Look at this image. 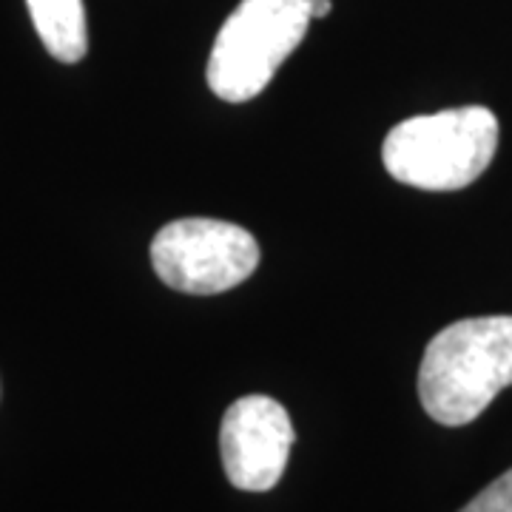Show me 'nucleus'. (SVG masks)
Listing matches in <instances>:
<instances>
[{"label":"nucleus","mask_w":512,"mask_h":512,"mask_svg":"<svg viewBox=\"0 0 512 512\" xmlns=\"http://www.w3.org/2000/svg\"><path fill=\"white\" fill-rule=\"evenodd\" d=\"M512 384V316L461 319L433 336L419 367V399L444 427L476 421Z\"/></svg>","instance_id":"nucleus-1"},{"label":"nucleus","mask_w":512,"mask_h":512,"mask_svg":"<svg viewBox=\"0 0 512 512\" xmlns=\"http://www.w3.org/2000/svg\"><path fill=\"white\" fill-rule=\"evenodd\" d=\"M498 120L487 106L407 117L384 137L387 174L421 191H458L493 163Z\"/></svg>","instance_id":"nucleus-2"},{"label":"nucleus","mask_w":512,"mask_h":512,"mask_svg":"<svg viewBox=\"0 0 512 512\" xmlns=\"http://www.w3.org/2000/svg\"><path fill=\"white\" fill-rule=\"evenodd\" d=\"M311 20L308 0H242L208 57L211 92L228 103L254 100L302 43Z\"/></svg>","instance_id":"nucleus-3"},{"label":"nucleus","mask_w":512,"mask_h":512,"mask_svg":"<svg viewBox=\"0 0 512 512\" xmlns=\"http://www.w3.org/2000/svg\"><path fill=\"white\" fill-rule=\"evenodd\" d=\"M151 265L174 291L214 296L237 288L254 274L259 245L242 225L185 217L157 231L151 242Z\"/></svg>","instance_id":"nucleus-4"},{"label":"nucleus","mask_w":512,"mask_h":512,"mask_svg":"<svg viewBox=\"0 0 512 512\" xmlns=\"http://www.w3.org/2000/svg\"><path fill=\"white\" fill-rule=\"evenodd\" d=\"M288 410L271 396H242L225 410L220 430L222 467L245 493H268L279 484L293 447Z\"/></svg>","instance_id":"nucleus-5"},{"label":"nucleus","mask_w":512,"mask_h":512,"mask_svg":"<svg viewBox=\"0 0 512 512\" xmlns=\"http://www.w3.org/2000/svg\"><path fill=\"white\" fill-rule=\"evenodd\" d=\"M46 52L63 63H77L89 52L83 0H26Z\"/></svg>","instance_id":"nucleus-6"},{"label":"nucleus","mask_w":512,"mask_h":512,"mask_svg":"<svg viewBox=\"0 0 512 512\" xmlns=\"http://www.w3.org/2000/svg\"><path fill=\"white\" fill-rule=\"evenodd\" d=\"M458 512H512V467Z\"/></svg>","instance_id":"nucleus-7"},{"label":"nucleus","mask_w":512,"mask_h":512,"mask_svg":"<svg viewBox=\"0 0 512 512\" xmlns=\"http://www.w3.org/2000/svg\"><path fill=\"white\" fill-rule=\"evenodd\" d=\"M311 6V18H328L330 15V0H308Z\"/></svg>","instance_id":"nucleus-8"}]
</instances>
